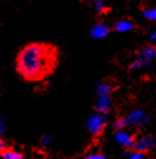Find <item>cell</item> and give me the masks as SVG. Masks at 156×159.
<instances>
[{"instance_id":"6","label":"cell","mask_w":156,"mask_h":159,"mask_svg":"<svg viewBox=\"0 0 156 159\" xmlns=\"http://www.w3.org/2000/svg\"><path fill=\"white\" fill-rule=\"evenodd\" d=\"M155 148V136L151 135V134H147L140 139H137L133 142V145H132V150H136V152H142V153H147V152H151L152 149Z\"/></svg>"},{"instance_id":"13","label":"cell","mask_w":156,"mask_h":159,"mask_svg":"<svg viewBox=\"0 0 156 159\" xmlns=\"http://www.w3.org/2000/svg\"><path fill=\"white\" fill-rule=\"evenodd\" d=\"M126 155H127V159H144L146 153L132 150V152H126Z\"/></svg>"},{"instance_id":"19","label":"cell","mask_w":156,"mask_h":159,"mask_svg":"<svg viewBox=\"0 0 156 159\" xmlns=\"http://www.w3.org/2000/svg\"><path fill=\"white\" fill-rule=\"evenodd\" d=\"M57 159H58V158H57Z\"/></svg>"},{"instance_id":"2","label":"cell","mask_w":156,"mask_h":159,"mask_svg":"<svg viewBox=\"0 0 156 159\" xmlns=\"http://www.w3.org/2000/svg\"><path fill=\"white\" fill-rule=\"evenodd\" d=\"M115 91L113 86L107 82H97L96 86V95H97V102L94 106L96 112L107 115L111 110L112 105V92Z\"/></svg>"},{"instance_id":"9","label":"cell","mask_w":156,"mask_h":159,"mask_svg":"<svg viewBox=\"0 0 156 159\" xmlns=\"http://www.w3.org/2000/svg\"><path fill=\"white\" fill-rule=\"evenodd\" d=\"M136 24L133 20L128 18H124V19H120V20H117L112 28V30L117 32V33H128V32H132L135 29Z\"/></svg>"},{"instance_id":"3","label":"cell","mask_w":156,"mask_h":159,"mask_svg":"<svg viewBox=\"0 0 156 159\" xmlns=\"http://www.w3.org/2000/svg\"><path fill=\"white\" fill-rule=\"evenodd\" d=\"M151 121V117L149 114H146L144 110L141 109H136L133 111H131L128 115H126L125 117L119 119L115 123V129H125L128 126H145Z\"/></svg>"},{"instance_id":"17","label":"cell","mask_w":156,"mask_h":159,"mask_svg":"<svg viewBox=\"0 0 156 159\" xmlns=\"http://www.w3.org/2000/svg\"><path fill=\"white\" fill-rule=\"evenodd\" d=\"M155 41H156V32L152 30V32H150V34H149V42L154 44Z\"/></svg>"},{"instance_id":"15","label":"cell","mask_w":156,"mask_h":159,"mask_svg":"<svg viewBox=\"0 0 156 159\" xmlns=\"http://www.w3.org/2000/svg\"><path fill=\"white\" fill-rule=\"evenodd\" d=\"M84 159H106V157L105 155H102V154H97V153H91V154H88Z\"/></svg>"},{"instance_id":"7","label":"cell","mask_w":156,"mask_h":159,"mask_svg":"<svg viewBox=\"0 0 156 159\" xmlns=\"http://www.w3.org/2000/svg\"><path fill=\"white\" fill-rule=\"evenodd\" d=\"M112 32V28L108 23L106 22H98L91 27L89 29V37L92 39H103L110 35Z\"/></svg>"},{"instance_id":"8","label":"cell","mask_w":156,"mask_h":159,"mask_svg":"<svg viewBox=\"0 0 156 159\" xmlns=\"http://www.w3.org/2000/svg\"><path fill=\"white\" fill-rule=\"evenodd\" d=\"M115 139L116 142L121 144L125 149H131L135 142V136L127 131H125V129H117V131L115 133Z\"/></svg>"},{"instance_id":"12","label":"cell","mask_w":156,"mask_h":159,"mask_svg":"<svg viewBox=\"0 0 156 159\" xmlns=\"http://www.w3.org/2000/svg\"><path fill=\"white\" fill-rule=\"evenodd\" d=\"M2 158L3 159H24L23 154L18 153V152H14V150H10V149H6L5 152H3L2 153Z\"/></svg>"},{"instance_id":"4","label":"cell","mask_w":156,"mask_h":159,"mask_svg":"<svg viewBox=\"0 0 156 159\" xmlns=\"http://www.w3.org/2000/svg\"><path fill=\"white\" fill-rule=\"evenodd\" d=\"M155 58H156V48L152 43H149L140 49L137 58L130 65V70L150 68V67H152Z\"/></svg>"},{"instance_id":"14","label":"cell","mask_w":156,"mask_h":159,"mask_svg":"<svg viewBox=\"0 0 156 159\" xmlns=\"http://www.w3.org/2000/svg\"><path fill=\"white\" fill-rule=\"evenodd\" d=\"M6 131V119L4 115H0V135Z\"/></svg>"},{"instance_id":"11","label":"cell","mask_w":156,"mask_h":159,"mask_svg":"<svg viewBox=\"0 0 156 159\" xmlns=\"http://www.w3.org/2000/svg\"><path fill=\"white\" fill-rule=\"evenodd\" d=\"M141 14L145 19L149 22H155L156 20V9L154 7H144L141 8Z\"/></svg>"},{"instance_id":"1","label":"cell","mask_w":156,"mask_h":159,"mask_svg":"<svg viewBox=\"0 0 156 159\" xmlns=\"http://www.w3.org/2000/svg\"><path fill=\"white\" fill-rule=\"evenodd\" d=\"M59 63V51L52 43L32 42L16 54L15 68L27 82H42L55 71Z\"/></svg>"},{"instance_id":"18","label":"cell","mask_w":156,"mask_h":159,"mask_svg":"<svg viewBox=\"0 0 156 159\" xmlns=\"http://www.w3.org/2000/svg\"><path fill=\"white\" fill-rule=\"evenodd\" d=\"M8 149V145H6V143L4 142V140H0V154H2L3 152H5Z\"/></svg>"},{"instance_id":"5","label":"cell","mask_w":156,"mask_h":159,"mask_svg":"<svg viewBox=\"0 0 156 159\" xmlns=\"http://www.w3.org/2000/svg\"><path fill=\"white\" fill-rule=\"evenodd\" d=\"M107 124V119H106V115H102V114H98V112H94L92 115H89L86 120V129L88 130V133L93 136H97L100 135L105 126Z\"/></svg>"},{"instance_id":"10","label":"cell","mask_w":156,"mask_h":159,"mask_svg":"<svg viewBox=\"0 0 156 159\" xmlns=\"http://www.w3.org/2000/svg\"><path fill=\"white\" fill-rule=\"evenodd\" d=\"M91 5L94 14L97 15H105L110 9L107 0H91Z\"/></svg>"},{"instance_id":"16","label":"cell","mask_w":156,"mask_h":159,"mask_svg":"<svg viewBox=\"0 0 156 159\" xmlns=\"http://www.w3.org/2000/svg\"><path fill=\"white\" fill-rule=\"evenodd\" d=\"M50 142H52V136H50V135H43L42 139H41L42 145H49Z\"/></svg>"}]
</instances>
